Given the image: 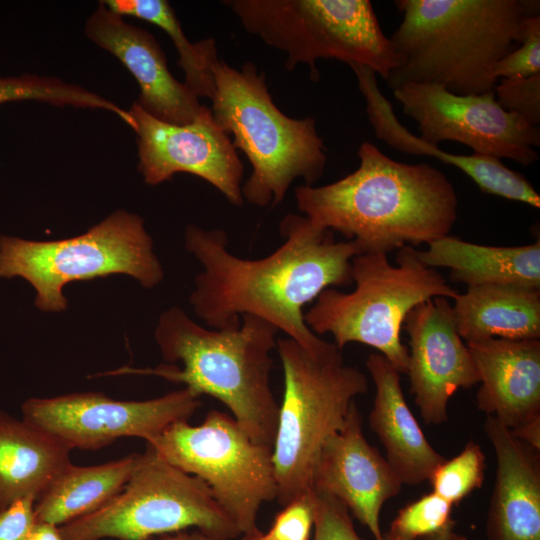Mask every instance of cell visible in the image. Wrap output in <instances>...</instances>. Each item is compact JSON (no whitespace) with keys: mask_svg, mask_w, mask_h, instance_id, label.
<instances>
[{"mask_svg":"<svg viewBox=\"0 0 540 540\" xmlns=\"http://www.w3.org/2000/svg\"><path fill=\"white\" fill-rule=\"evenodd\" d=\"M239 540H272L267 533L262 532L259 528L240 535Z\"/></svg>","mask_w":540,"mask_h":540,"instance_id":"cell-39","label":"cell"},{"mask_svg":"<svg viewBox=\"0 0 540 540\" xmlns=\"http://www.w3.org/2000/svg\"><path fill=\"white\" fill-rule=\"evenodd\" d=\"M279 228L284 238L279 248L245 259L228 250L224 230L189 225L185 246L202 266L190 303L209 328H236L242 316L251 315L309 352L322 353L333 342L310 330L303 309L325 289L350 285L351 261L362 252L355 241H336L332 231L305 216L287 214Z\"/></svg>","mask_w":540,"mask_h":540,"instance_id":"cell-1","label":"cell"},{"mask_svg":"<svg viewBox=\"0 0 540 540\" xmlns=\"http://www.w3.org/2000/svg\"><path fill=\"white\" fill-rule=\"evenodd\" d=\"M402 485L386 458L365 439L362 415L354 402L344 425L320 450L312 488L337 497L374 540H384L380 512Z\"/></svg>","mask_w":540,"mask_h":540,"instance_id":"cell-16","label":"cell"},{"mask_svg":"<svg viewBox=\"0 0 540 540\" xmlns=\"http://www.w3.org/2000/svg\"><path fill=\"white\" fill-rule=\"evenodd\" d=\"M108 9L124 17L131 16L152 23L168 34L178 55L185 75V84L198 96L211 99L214 91L213 67L219 60L216 42L207 38L190 42L165 0H106Z\"/></svg>","mask_w":540,"mask_h":540,"instance_id":"cell-26","label":"cell"},{"mask_svg":"<svg viewBox=\"0 0 540 540\" xmlns=\"http://www.w3.org/2000/svg\"><path fill=\"white\" fill-rule=\"evenodd\" d=\"M147 444L204 481L241 534L257 529L260 507L276 499L272 447L253 441L224 412L209 411L197 426L175 422Z\"/></svg>","mask_w":540,"mask_h":540,"instance_id":"cell-11","label":"cell"},{"mask_svg":"<svg viewBox=\"0 0 540 540\" xmlns=\"http://www.w3.org/2000/svg\"><path fill=\"white\" fill-rule=\"evenodd\" d=\"M453 540H468L465 536L463 535H460V534H457V533H453Z\"/></svg>","mask_w":540,"mask_h":540,"instance_id":"cell-40","label":"cell"},{"mask_svg":"<svg viewBox=\"0 0 540 540\" xmlns=\"http://www.w3.org/2000/svg\"><path fill=\"white\" fill-rule=\"evenodd\" d=\"M23 100L42 101L59 106L102 109L114 113L131 128L135 125L129 111L79 85L64 82L56 77L32 74L0 77V104Z\"/></svg>","mask_w":540,"mask_h":540,"instance_id":"cell-27","label":"cell"},{"mask_svg":"<svg viewBox=\"0 0 540 540\" xmlns=\"http://www.w3.org/2000/svg\"><path fill=\"white\" fill-rule=\"evenodd\" d=\"M85 34L113 54L136 79L140 88L136 102L147 113L177 125L198 117L204 105L171 74L161 46L148 31L126 22L101 1L86 22Z\"/></svg>","mask_w":540,"mask_h":540,"instance_id":"cell-17","label":"cell"},{"mask_svg":"<svg viewBox=\"0 0 540 540\" xmlns=\"http://www.w3.org/2000/svg\"><path fill=\"white\" fill-rule=\"evenodd\" d=\"M28 540H68L60 531L59 526L35 522L28 536Z\"/></svg>","mask_w":540,"mask_h":540,"instance_id":"cell-36","label":"cell"},{"mask_svg":"<svg viewBox=\"0 0 540 540\" xmlns=\"http://www.w3.org/2000/svg\"><path fill=\"white\" fill-rule=\"evenodd\" d=\"M284 389L279 405L272 460L276 500L283 507L311 491L313 471L326 439L345 423L355 398L368 391V379L344 362L334 343L311 353L290 338H279Z\"/></svg>","mask_w":540,"mask_h":540,"instance_id":"cell-7","label":"cell"},{"mask_svg":"<svg viewBox=\"0 0 540 540\" xmlns=\"http://www.w3.org/2000/svg\"><path fill=\"white\" fill-rule=\"evenodd\" d=\"M499 105L522 117L528 124H540V73L528 77L499 79L494 86Z\"/></svg>","mask_w":540,"mask_h":540,"instance_id":"cell-30","label":"cell"},{"mask_svg":"<svg viewBox=\"0 0 540 540\" xmlns=\"http://www.w3.org/2000/svg\"><path fill=\"white\" fill-rule=\"evenodd\" d=\"M454 526L416 540H453Z\"/></svg>","mask_w":540,"mask_h":540,"instance_id":"cell-38","label":"cell"},{"mask_svg":"<svg viewBox=\"0 0 540 540\" xmlns=\"http://www.w3.org/2000/svg\"><path fill=\"white\" fill-rule=\"evenodd\" d=\"M540 73V14L531 16L520 44L495 65L494 77H528Z\"/></svg>","mask_w":540,"mask_h":540,"instance_id":"cell-33","label":"cell"},{"mask_svg":"<svg viewBox=\"0 0 540 540\" xmlns=\"http://www.w3.org/2000/svg\"><path fill=\"white\" fill-rule=\"evenodd\" d=\"M315 493V523L312 540H364L357 533L351 513L337 497L322 490Z\"/></svg>","mask_w":540,"mask_h":540,"instance_id":"cell-31","label":"cell"},{"mask_svg":"<svg viewBox=\"0 0 540 540\" xmlns=\"http://www.w3.org/2000/svg\"><path fill=\"white\" fill-rule=\"evenodd\" d=\"M387 255L368 252L355 256L351 261L354 290L325 289L304 313V320L317 336L331 334L340 350L353 342L371 346L406 374L409 351L401 341L406 316L428 299H453L458 292L420 260L414 247L398 249L396 265Z\"/></svg>","mask_w":540,"mask_h":540,"instance_id":"cell-6","label":"cell"},{"mask_svg":"<svg viewBox=\"0 0 540 540\" xmlns=\"http://www.w3.org/2000/svg\"><path fill=\"white\" fill-rule=\"evenodd\" d=\"M432 268L450 269V279L467 287L515 285L540 289V240L523 246H489L446 235L417 250Z\"/></svg>","mask_w":540,"mask_h":540,"instance_id":"cell-22","label":"cell"},{"mask_svg":"<svg viewBox=\"0 0 540 540\" xmlns=\"http://www.w3.org/2000/svg\"><path fill=\"white\" fill-rule=\"evenodd\" d=\"M59 528L68 540H155L189 528L221 540L241 535L204 481L173 466L148 444L109 503Z\"/></svg>","mask_w":540,"mask_h":540,"instance_id":"cell-10","label":"cell"},{"mask_svg":"<svg viewBox=\"0 0 540 540\" xmlns=\"http://www.w3.org/2000/svg\"><path fill=\"white\" fill-rule=\"evenodd\" d=\"M71 449L53 435L0 411V511L36 500L69 464Z\"/></svg>","mask_w":540,"mask_h":540,"instance_id":"cell-23","label":"cell"},{"mask_svg":"<svg viewBox=\"0 0 540 540\" xmlns=\"http://www.w3.org/2000/svg\"><path fill=\"white\" fill-rule=\"evenodd\" d=\"M138 457L93 466L69 463L35 501V522L62 526L99 510L124 488Z\"/></svg>","mask_w":540,"mask_h":540,"instance_id":"cell-25","label":"cell"},{"mask_svg":"<svg viewBox=\"0 0 540 540\" xmlns=\"http://www.w3.org/2000/svg\"><path fill=\"white\" fill-rule=\"evenodd\" d=\"M213 76V117L252 166L242 185L243 198L255 206L274 207L296 179L314 186L327 162L315 120L285 115L275 105L265 75L251 62L236 69L219 59Z\"/></svg>","mask_w":540,"mask_h":540,"instance_id":"cell-5","label":"cell"},{"mask_svg":"<svg viewBox=\"0 0 540 540\" xmlns=\"http://www.w3.org/2000/svg\"><path fill=\"white\" fill-rule=\"evenodd\" d=\"M452 507L432 491L424 494L398 511L384 540H416L452 527Z\"/></svg>","mask_w":540,"mask_h":540,"instance_id":"cell-29","label":"cell"},{"mask_svg":"<svg viewBox=\"0 0 540 540\" xmlns=\"http://www.w3.org/2000/svg\"><path fill=\"white\" fill-rule=\"evenodd\" d=\"M155 540H221L212 536H209L199 530L194 531H179L175 533L164 534L157 537Z\"/></svg>","mask_w":540,"mask_h":540,"instance_id":"cell-37","label":"cell"},{"mask_svg":"<svg viewBox=\"0 0 540 540\" xmlns=\"http://www.w3.org/2000/svg\"><path fill=\"white\" fill-rule=\"evenodd\" d=\"M201 396L190 389L143 401H121L102 393H72L29 398L21 407L23 420L53 435L71 450H97L122 437L150 442L169 425L189 417Z\"/></svg>","mask_w":540,"mask_h":540,"instance_id":"cell-13","label":"cell"},{"mask_svg":"<svg viewBox=\"0 0 540 540\" xmlns=\"http://www.w3.org/2000/svg\"><path fill=\"white\" fill-rule=\"evenodd\" d=\"M279 331L251 315L241 317L236 328L212 329L172 307L159 318L155 339L166 362L156 368L122 367L116 374L155 375L182 383L199 396L222 402L250 438L273 447L279 405L270 385Z\"/></svg>","mask_w":540,"mask_h":540,"instance_id":"cell-4","label":"cell"},{"mask_svg":"<svg viewBox=\"0 0 540 540\" xmlns=\"http://www.w3.org/2000/svg\"><path fill=\"white\" fill-rule=\"evenodd\" d=\"M357 155L359 166L347 176L295 188L298 209L314 225L355 241L362 253L388 254L449 235L458 196L445 174L393 160L368 141Z\"/></svg>","mask_w":540,"mask_h":540,"instance_id":"cell-2","label":"cell"},{"mask_svg":"<svg viewBox=\"0 0 540 540\" xmlns=\"http://www.w3.org/2000/svg\"><path fill=\"white\" fill-rule=\"evenodd\" d=\"M129 112L135 120L138 170L147 184L189 173L210 183L232 205L243 204V163L210 108L203 106L198 117L184 125L161 121L137 102Z\"/></svg>","mask_w":540,"mask_h":540,"instance_id":"cell-14","label":"cell"},{"mask_svg":"<svg viewBox=\"0 0 540 540\" xmlns=\"http://www.w3.org/2000/svg\"><path fill=\"white\" fill-rule=\"evenodd\" d=\"M403 325L409 336L406 374L410 391L425 423L440 425L448 419L453 394L479 383L473 358L458 334L452 305L445 297L418 304Z\"/></svg>","mask_w":540,"mask_h":540,"instance_id":"cell-15","label":"cell"},{"mask_svg":"<svg viewBox=\"0 0 540 540\" xmlns=\"http://www.w3.org/2000/svg\"><path fill=\"white\" fill-rule=\"evenodd\" d=\"M366 367L375 385L369 425L386 450V460L402 484L428 481L446 458L426 439L408 406L400 372L380 353H371Z\"/></svg>","mask_w":540,"mask_h":540,"instance_id":"cell-21","label":"cell"},{"mask_svg":"<svg viewBox=\"0 0 540 540\" xmlns=\"http://www.w3.org/2000/svg\"><path fill=\"white\" fill-rule=\"evenodd\" d=\"M350 67L365 99L368 120L379 140L397 151L427 155L458 168L486 194L522 202L534 208L540 207V195L532 184L521 173L505 166L500 159L473 153L446 152L438 145L412 134L400 123L391 103L381 92L376 74L361 65L352 64Z\"/></svg>","mask_w":540,"mask_h":540,"instance_id":"cell-19","label":"cell"},{"mask_svg":"<svg viewBox=\"0 0 540 540\" xmlns=\"http://www.w3.org/2000/svg\"><path fill=\"white\" fill-rule=\"evenodd\" d=\"M402 21L389 37L399 58L387 78L435 83L459 95L483 94L498 80L495 65L521 42L535 0H396Z\"/></svg>","mask_w":540,"mask_h":540,"instance_id":"cell-3","label":"cell"},{"mask_svg":"<svg viewBox=\"0 0 540 540\" xmlns=\"http://www.w3.org/2000/svg\"><path fill=\"white\" fill-rule=\"evenodd\" d=\"M115 273L130 275L146 288L163 279L143 219L124 210L68 239L0 237V278L27 280L36 290V306L43 311L66 309L63 287L67 283Z\"/></svg>","mask_w":540,"mask_h":540,"instance_id":"cell-9","label":"cell"},{"mask_svg":"<svg viewBox=\"0 0 540 540\" xmlns=\"http://www.w3.org/2000/svg\"><path fill=\"white\" fill-rule=\"evenodd\" d=\"M485 433L495 452V486L488 511V540H540L539 451L487 415Z\"/></svg>","mask_w":540,"mask_h":540,"instance_id":"cell-20","label":"cell"},{"mask_svg":"<svg viewBox=\"0 0 540 540\" xmlns=\"http://www.w3.org/2000/svg\"><path fill=\"white\" fill-rule=\"evenodd\" d=\"M315 511V493L312 489L283 506L276 514L268 536L272 540H312Z\"/></svg>","mask_w":540,"mask_h":540,"instance_id":"cell-32","label":"cell"},{"mask_svg":"<svg viewBox=\"0 0 540 540\" xmlns=\"http://www.w3.org/2000/svg\"><path fill=\"white\" fill-rule=\"evenodd\" d=\"M452 305L458 334L466 342L487 338L540 337V289L515 285L467 287Z\"/></svg>","mask_w":540,"mask_h":540,"instance_id":"cell-24","label":"cell"},{"mask_svg":"<svg viewBox=\"0 0 540 540\" xmlns=\"http://www.w3.org/2000/svg\"><path fill=\"white\" fill-rule=\"evenodd\" d=\"M404 113L412 118L426 142L464 144L473 154L506 158L523 166L539 159V126L504 110L494 91L459 95L435 83H404L393 90Z\"/></svg>","mask_w":540,"mask_h":540,"instance_id":"cell-12","label":"cell"},{"mask_svg":"<svg viewBox=\"0 0 540 540\" xmlns=\"http://www.w3.org/2000/svg\"><path fill=\"white\" fill-rule=\"evenodd\" d=\"M511 434L530 447L540 450V417L510 429Z\"/></svg>","mask_w":540,"mask_h":540,"instance_id":"cell-35","label":"cell"},{"mask_svg":"<svg viewBox=\"0 0 540 540\" xmlns=\"http://www.w3.org/2000/svg\"><path fill=\"white\" fill-rule=\"evenodd\" d=\"M244 29L286 54L285 69L318 59L361 65L387 80L399 58L369 0H224Z\"/></svg>","mask_w":540,"mask_h":540,"instance_id":"cell-8","label":"cell"},{"mask_svg":"<svg viewBox=\"0 0 540 540\" xmlns=\"http://www.w3.org/2000/svg\"><path fill=\"white\" fill-rule=\"evenodd\" d=\"M33 497L16 500L0 511V540H28L35 523Z\"/></svg>","mask_w":540,"mask_h":540,"instance_id":"cell-34","label":"cell"},{"mask_svg":"<svg viewBox=\"0 0 540 540\" xmlns=\"http://www.w3.org/2000/svg\"><path fill=\"white\" fill-rule=\"evenodd\" d=\"M481 383L477 407L509 429L540 417V341L466 342Z\"/></svg>","mask_w":540,"mask_h":540,"instance_id":"cell-18","label":"cell"},{"mask_svg":"<svg viewBox=\"0 0 540 540\" xmlns=\"http://www.w3.org/2000/svg\"><path fill=\"white\" fill-rule=\"evenodd\" d=\"M484 469L485 455L481 447L470 440L458 455L440 464L428 481L432 492L453 506L481 488Z\"/></svg>","mask_w":540,"mask_h":540,"instance_id":"cell-28","label":"cell"}]
</instances>
